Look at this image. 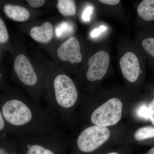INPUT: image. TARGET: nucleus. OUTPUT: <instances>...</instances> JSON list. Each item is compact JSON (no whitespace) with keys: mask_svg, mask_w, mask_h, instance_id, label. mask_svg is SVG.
<instances>
[{"mask_svg":"<svg viewBox=\"0 0 154 154\" xmlns=\"http://www.w3.org/2000/svg\"><path fill=\"white\" fill-rule=\"evenodd\" d=\"M1 111L6 123L18 136H44L59 129V117L54 110L24 98L7 100Z\"/></svg>","mask_w":154,"mask_h":154,"instance_id":"1","label":"nucleus"},{"mask_svg":"<svg viewBox=\"0 0 154 154\" xmlns=\"http://www.w3.org/2000/svg\"><path fill=\"white\" fill-rule=\"evenodd\" d=\"M53 94L47 101L51 109L60 118H66L67 110L74 107L78 99V91L72 80L65 74L57 75L52 83Z\"/></svg>","mask_w":154,"mask_h":154,"instance_id":"2","label":"nucleus"},{"mask_svg":"<svg viewBox=\"0 0 154 154\" xmlns=\"http://www.w3.org/2000/svg\"><path fill=\"white\" fill-rule=\"evenodd\" d=\"M18 140L25 154H57L56 151L63 147L66 139L63 132L58 129L44 136H19Z\"/></svg>","mask_w":154,"mask_h":154,"instance_id":"3","label":"nucleus"},{"mask_svg":"<svg viewBox=\"0 0 154 154\" xmlns=\"http://www.w3.org/2000/svg\"><path fill=\"white\" fill-rule=\"evenodd\" d=\"M110 131L107 127L94 125L87 128L78 136L77 148L83 153L93 152L108 140Z\"/></svg>","mask_w":154,"mask_h":154,"instance_id":"4","label":"nucleus"},{"mask_svg":"<svg viewBox=\"0 0 154 154\" xmlns=\"http://www.w3.org/2000/svg\"><path fill=\"white\" fill-rule=\"evenodd\" d=\"M122 107L119 99L111 98L94 110L91 121L95 125L105 127L115 125L121 119Z\"/></svg>","mask_w":154,"mask_h":154,"instance_id":"5","label":"nucleus"},{"mask_svg":"<svg viewBox=\"0 0 154 154\" xmlns=\"http://www.w3.org/2000/svg\"><path fill=\"white\" fill-rule=\"evenodd\" d=\"M14 68L21 83L27 88H34L38 83V77L30 60L26 56L19 54L15 58Z\"/></svg>","mask_w":154,"mask_h":154,"instance_id":"6","label":"nucleus"},{"mask_svg":"<svg viewBox=\"0 0 154 154\" xmlns=\"http://www.w3.org/2000/svg\"><path fill=\"white\" fill-rule=\"evenodd\" d=\"M110 64L108 53L100 51L94 54L88 60V69L86 77L91 82L102 79L106 73Z\"/></svg>","mask_w":154,"mask_h":154,"instance_id":"7","label":"nucleus"},{"mask_svg":"<svg viewBox=\"0 0 154 154\" xmlns=\"http://www.w3.org/2000/svg\"><path fill=\"white\" fill-rule=\"evenodd\" d=\"M58 57L61 60L69 61L71 63H79L82 60L79 40L71 37L61 45L57 50Z\"/></svg>","mask_w":154,"mask_h":154,"instance_id":"8","label":"nucleus"},{"mask_svg":"<svg viewBox=\"0 0 154 154\" xmlns=\"http://www.w3.org/2000/svg\"><path fill=\"white\" fill-rule=\"evenodd\" d=\"M119 65L122 74L128 82L133 83L137 80L140 73L138 59L134 53L127 52L122 57Z\"/></svg>","mask_w":154,"mask_h":154,"instance_id":"9","label":"nucleus"},{"mask_svg":"<svg viewBox=\"0 0 154 154\" xmlns=\"http://www.w3.org/2000/svg\"><path fill=\"white\" fill-rule=\"evenodd\" d=\"M30 34L31 38L36 42L48 43L51 41L53 37V26L50 22H45L41 26H34L31 28Z\"/></svg>","mask_w":154,"mask_h":154,"instance_id":"10","label":"nucleus"},{"mask_svg":"<svg viewBox=\"0 0 154 154\" xmlns=\"http://www.w3.org/2000/svg\"><path fill=\"white\" fill-rule=\"evenodd\" d=\"M4 10L7 17L16 22H25L30 18L29 11L22 6L7 4L4 6Z\"/></svg>","mask_w":154,"mask_h":154,"instance_id":"11","label":"nucleus"},{"mask_svg":"<svg viewBox=\"0 0 154 154\" xmlns=\"http://www.w3.org/2000/svg\"><path fill=\"white\" fill-rule=\"evenodd\" d=\"M138 14L146 21L154 20V0H144L138 6Z\"/></svg>","mask_w":154,"mask_h":154,"instance_id":"12","label":"nucleus"},{"mask_svg":"<svg viewBox=\"0 0 154 154\" xmlns=\"http://www.w3.org/2000/svg\"><path fill=\"white\" fill-rule=\"evenodd\" d=\"M57 7L59 12L64 17L73 16L76 13V6L74 1L59 0Z\"/></svg>","mask_w":154,"mask_h":154,"instance_id":"13","label":"nucleus"},{"mask_svg":"<svg viewBox=\"0 0 154 154\" xmlns=\"http://www.w3.org/2000/svg\"><path fill=\"white\" fill-rule=\"evenodd\" d=\"M134 138L138 141L154 137V128L144 127L138 129L134 134Z\"/></svg>","mask_w":154,"mask_h":154,"instance_id":"14","label":"nucleus"},{"mask_svg":"<svg viewBox=\"0 0 154 154\" xmlns=\"http://www.w3.org/2000/svg\"><path fill=\"white\" fill-rule=\"evenodd\" d=\"M143 47L148 53L154 57V38H148L142 42Z\"/></svg>","mask_w":154,"mask_h":154,"instance_id":"15","label":"nucleus"},{"mask_svg":"<svg viewBox=\"0 0 154 154\" xmlns=\"http://www.w3.org/2000/svg\"><path fill=\"white\" fill-rule=\"evenodd\" d=\"M9 35L5 24L0 18V43H6L8 40Z\"/></svg>","mask_w":154,"mask_h":154,"instance_id":"16","label":"nucleus"},{"mask_svg":"<svg viewBox=\"0 0 154 154\" xmlns=\"http://www.w3.org/2000/svg\"><path fill=\"white\" fill-rule=\"evenodd\" d=\"M137 113L139 117L145 120L149 119L148 107L146 105H142L138 108Z\"/></svg>","mask_w":154,"mask_h":154,"instance_id":"17","label":"nucleus"},{"mask_svg":"<svg viewBox=\"0 0 154 154\" xmlns=\"http://www.w3.org/2000/svg\"><path fill=\"white\" fill-rule=\"evenodd\" d=\"M72 27L70 25H69V24L66 22H64V23H61L60 25H59L58 27L57 28L56 30V33L57 37H60L61 36L65 33V32L66 31H68L69 30H71Z\"/></svg>","mask_w":154,"mask_h":154,"instance_id":"18","label":"nucleus"},{"mask_svg":"<svg viewBox=\"0 0 154 154\" xmlns=\"http://www.w3.org/2000/svg\"><path fill=\"white\" fill-rule=\"evenodd\" d=\"M94 8L92 6H88L85 9L82 15V19L85 22L90 21L91 14H93Z\"/></svg>","mask_w":154,"mask_h":154,"instance_id":"19","label":"nucleus"},{"mask_svg":"<svg viewBox=\"0 0 154 154\" xmlns=\"http://www.w3.org/2000/svg\"><path fill=\"white\" fill-rule=\"evenodd\" d=\"M148 107L149 110V119H150L152 123L154 125V99L150 102Z\"/></svg>","mask_w":154,"mask_h":154,"instance_id":"20","label":"nucleus"},{"mask_svg":"<svg viewBox=\"0 0 154 154\" xmlns=\"http://www.w3.org/2000/svg\"><path fill=\"white\" fill-rule=\"evenodd\" d=\"M107 30V27L105 25H101L99 28H96L92 31L91 36L92 37H96L98 36L102 32Z\"/></svg>","mask_w":154,"mask_h":154,"instance_id":"21","label":"nucleus"},{"mask_svg":"<svg viewBox=\"0 0 154 154\" xmlns=\"http://www.w3.org/2000/svg\"><path fill=\"white\" fill-rule=\"evenodd\" d=\"M29 5L33 8H38L42 7L45 3L44 0H28Z\"/></svg>","mask_w":154,"mask_h":154,"instance_id":"22","label":"nucleus"},{"mask_svg":"<svg viewBox=\"0 0 154 154\" xmlns=\"http://www.w3.org/2000/svg\"><path fill=\"white\" fill-rule=\"evenodd\" d=\"M99 2L109 5H117L120 1L119 0H100Z\"/></svg>","mask_w":154,"mask_h":154,"instance_id":"23","label":"nucleus"},{"mask_svg":"<svg viewBox=\"0 0 154 154\" xmlns=\"http://www.w3.org/2000/svg\"><path fill=\"white\" fill-rule=\"evenodd\" d=\"M6 123L3 117L2 111H0V132L4 130L6 127Z\"/></svg>","mask_w":154,"mask_h":154,"instance_id":"24","label":"nucleus"},{"mask_svg":"<svg viewBox=\"0 0 154 154\" xmlns=\"http://www.w3.org/2000/svg\"><path fill=\"white\" fill-rule=\"evenodd\" d=\"M146 154H154V147L152 148L151 149H150L149 150V151Z\"/></svg>","mask_w":154,"mask_h":154,"instance_id":"25","label":"nucleus"},{"mask_svg":"<svg viewBox=\"0 0 154 154\" xmlns=\"http://www.w3.org/2000/svg\"><path fill=\"white\" fill-rule=\"evenodd\" d=\"M105 154H119L117 152H111L107 153Z\"/></svg>","mask_w":154,"mask_h":154,"instance_id":"26","label":"nucleus"},{"mask_svg":"<svg viewBox=\"0 0 154 154\" xmlns=\"http://www.w3.org/2000/svg\"><path fill=\"white\" fill-rule=\"evenodd\" d=\"M0 78H1V77H0Z\"/></svg>","mask_w":154,"mask_h":154,"instance_id":"27","label":"nucleus"}]
</instances>
